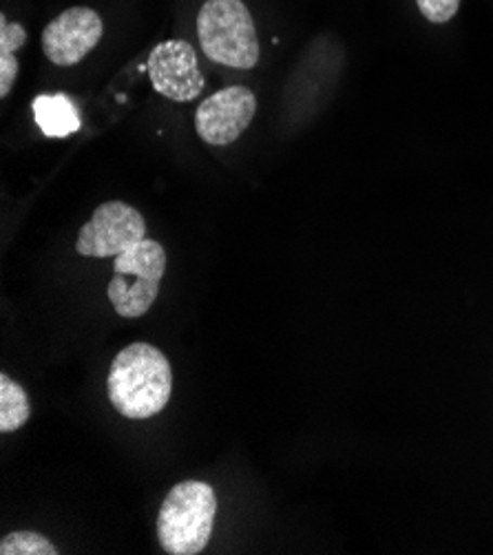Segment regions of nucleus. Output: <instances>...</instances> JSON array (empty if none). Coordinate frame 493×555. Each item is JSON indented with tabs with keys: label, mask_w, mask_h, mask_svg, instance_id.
Segmentation results:
<instances>
[{
	"label": "nucleus",
	"mask_w": 493,
	"mask_h": 555,
	"mask_svg": "<svg viewBox=\"0 0 493 555\" xmlns=\"http://www.w3.org/2000/svg\"><path fill=\"white\" fill-rule=\"evenodd\" d=\"M171 392V363L151 344H131L108 370V401L125 418L144 421L159 414Z\"/></svg>",
	"instance_id": "1"
},
{
	"label": "nucleus",
	"mask_w": 493,
	"mask_h": 555,
	"mask_svg": "<svg viewBox=\"0 0 493 555\" xmlns=\"http://www.w3.org/2000/svg\"><path fill=\"white\" fill-rule=\"evenodd\" d=\"M217 514V495L208 482L176 485L157 514V540L169 555H197L206 548Z\"/></svg>",
	"instance_id": "2"
},
{
	"label": "nucleus",
	"mask_w": 493,
	"mask_h": 555,
	"mask_svg": "<svg viewBox=\"0 0 493 555\" xmlns=\"http://www.w3.org/2000/svg\"><path fill=\"white\" fill-rule=\"evenodd\" d=\"M202 51L217 65L252 69L259 63V38L242 0H206L197 16Z\"/></svg>",
	"instance_id": "3"
},
{
	"label": "nucleus",
	"mask_w": 493,
	"mask_h": 555,
	"mask_svg": "<svg viewBox=\"0 0 493 555\" xmlns=\"http://www.w3.org/2000/svg\"><path fill=\"white\" fill-rule=\"evenodd\" d=\"M116 274L106 288L108 301L122 319L144 317L159 295L167 272V250L153 240H142L116 257Z\"/></svg>",
	"instance_id": "4"
},
{
	"label": "nucleus",
	"mask_w": 493,
	"mask_h": 555,
	"mask_svg": "<svg viewBox=\"0 0 493 555\" xmlns=\"http://www.w3.org/2000/svg\"><path fill=\"white\" fill-rule=\"evenodd\" d=\"M146 237V221L125 202H104L78 233L76 250L82 257H118Z\"/></svg>",
	"instance_id": "5"
},
{
	"label": "nucleus",
	"mask_w": 493,
	"mask_h": 555,
	"mask_svg": "<svg viewBox=\"0 0 493 555\" xmlns=\"http://www.w3.org/2000/svg\"><path fill=\"white\" fill-rule=\"evenodd\" d=\"M257 98L246 87H226L206 98L195 116L197 135L212 146L233 144L252 122Z\"/></svg>",
	"instance_id": "6"
},
{
	"label": "nucleus",
	"mask_w": 493,
	"mask_h": 555,
	"mask_svg": "<svg viewBox=\"0 0 493 555\" xmlns=\"http://www.w3.org/2000/svg\"><path fill=\"white\" fill-rule=\"evenodd\" d=\"M148 78L153 89L173 102H191L204 89L197 55L186 40H164L148 55Z\"/></svg>",
	"instance_id": "7"
},
{
	"label": "nucleus",
	"mask_w": 493,
	"mask_h": 555,
	"mask_svg": "<svg viewBox=\"0 0 493 555\" xmlns=\"http://www.w3.org/2000/svg\"><path fill=\"white\" fill-rule=\"evenodd\" d=\"M104 25L98 12L72 8L53 18L42 31V51L59 67H74L102 40Z\"/></svg>",
	"instance_id": "8"
},
{
	"label": "nucleus",
	"mask_w": 493,
	"mask_h": 555,
	"mask_svg": "<svg viewBox=\"0 0 493 555\" xmlns=\"http://www.w3.org/2000/svg\"><path fill=\"white\" fill-rule=\"evenodd\" d=\"M36 125L47 138H67L78 133L82 122L76 104L65 93L53 95H38L31 104Z\"/></svg>",
	"instance_id": "9"
},
{
	"label": "nucleus",
	"mask_w": 493,
	"mask_h": 555,
	"mask_svg": "<svg viewBox=\"0 0 493 555\" xmlns=\"http://www.w3.org/2000/svg\"><path fill=\"white\" fill-rule=\"evenodd\" d=\"M31 418V403L23 387L10 378V374H0V431L10 434L21 429Z\"/></svg>",
	"instance_id": "10"
},
{
	"label": "nucleus",
	"mask_w": 493,
	"mask_h": 555,
	"mask_svg": "<svg viewBox=\"0 0 493 555\" xmlns=\"http://www.w3.org/2000/svg\"><path fill=\"white\" fill-rule=\"evenodd\" d=\"M59 548L36 531H14L0 542V555H56Z\"/></svg>",
	"instance_id": "11"
},
{
	"label": "nucleus",
	"mask_w": 493,
	"mask_h": 555,
	"mask_svg": "<svg viewBox=\"0 0 493 555\" xmlns=\"http://www.w3.org/2000/svg\"><path fill=\"white\" fill-rule=\"evenodd\" d=\"M416 3L420 14L436 25L450 23L460 8V0H416Z\"/></svg>",
	"instance_id": "12"
},
{
	"label": "nucleus",
	"mask_w": 493,
	"mask_h": 555,
	"mask_svg": "<svg viewBox=\"0 0 493 555\" xmlns=\"http://www.w3.org/2000/svg\"><path fill=\"white\" fill-rule=\"evenodd\" d=\"M27 42V31L21 23H10L0 16V53H16Z\"/></svg>",
	"instance_id": "13"
},
{
	"label": "nucleus",
	"mask_w": 493,
	"mask_h": 555,
	"mask_svg": "<svg viewBox=\"0 0 493 555\" xmlns=\"http://www.w3.org/2000/svg\"><path fill=\"white\" fill-rule=\"evenodd\" d=\"M18 76L16 53H0V98H8Z\"/></svg>",
	"instance_id": "14"
}]
</instances>
